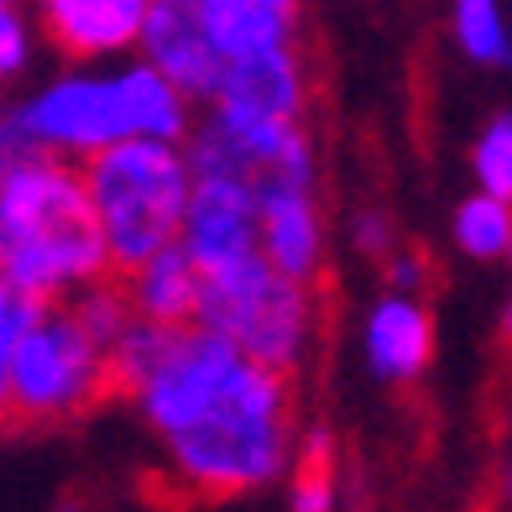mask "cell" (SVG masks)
<instances>
[{"mask_svg": "<svg viewBox=\"0 0 512 512\" xmlns=\"http://www.w3.org/2000/svg\"><path fill=\"white\" fill-rule=\"evenodd\" d=\"M162 450H168L178 486H189L194 497L230 502L283 481L288 465H298L288 371L241 356L225 387L189 424L162 434Z\"/></svg>", "mask_w": 512, "mask_h": 512, "instance_id": "obj_1", "label": "cell"}, {"mask_svg": "<svg viewBox=\"0 0 512 512\" xmlns=\"http://www.w3.org/2000/svg\"><path fill=\"white\" fill-rule=\"evenodd\" d=\"M115 272L84 162L37 152L0 178V277L48 304Z\"/></svg>", "mask_w": 512, "mask_h": 512, "instance_id": "obj_2", "label": "cell"}, {"mask_svg": "<svg viewBox=\"0 0 512 512\" xmlns=\"http://www.w3.org/2000/svg\"><path fill=\"white\" fill-rule=\"evenodd\" d=\"M84 178H89V199H95L115 272L142 267L152 251L178 241L194 183H199L189 147L162 142V136L110 142L105 152L84 157Z\"/></svg>", "mask_w": 512, "mask_h": 512, "instance_id": "obj_3", "label": "cell"}, {"mask_svg": "<svg viewBox=\"0 0 512 512\" xmlns=\"http://www.w3.org/2000/svg\"><path fill=\"white\" fill-rule=\"evenodd\" d=\"M194 319L230 335L251 361H262L272 371H288V377L304 366L314 330H319L314 283H298V277L277 272L267 256L204 272V293H199Z\"/></svg>", "mask_w": 512, "mask_h": 512, "instance_id": "obj_4", "label": "cell"}, {"mask_svg": "<svg viewBox=\"0 0 512 512\" xmlns=\"http://www.w3.org/2000/svg\"><path fill=\"white\" fill-rule=\"evenodd\" d=\"M110 398V351L79 324L68 304H48L21 340L6 377V424L11 429H53Z\"/></svg>", "mask_w": 512, "mask_h": 512, "instance_id": "obj_5", "label": "cell"}, {"mask_svg": "<svg viewBox=\"0 0 512 512\" xmlns=\"http://www.w3.org/2000/svg\"><path fill=\"white\" fill-rule=\"evenodd\" d=\"M183 147L194 178H230L262 199L277 189H314V142L304 121H241L209 105Z\"/></svg>", "mask_w": 512, "mask_h": 512, "instance_id": "obj_6", "label": "cell"}, {"mask_svg": "<svg viewBox=\"0 0 512 512\" xmlns=\"http://www.w3.org/2000/svg\"><path fill=\"white\" fill-rule=\"evenodd\" d=\"M11 115L42 152H58V157H74V162L105 152L110 142L136 136V115H131V95H126L121 68H110V74L74 68V74L42 84L37 95L11 105Z\"/></svg>", "mask_w": 512, "mask_h": 512, "instance_id": "obj_7", "label": "cell"}, {"mask_svg": "<svg viewBox=\"0 0 512 512\" xmlns=\"http://www.w3.org/2000/svg\"><path fill=\"white\" fill-rule=\"evenodd\" d=\"M241 356H246L241 345L220 330H209V324H199V319L178 324L168 356H162L152 377L131 392V403L147 418V429L162 439V434L183 429L209 398H215L225 387V377L241 366Z\"/></svg>", "mask_w": 512, "mask_h": 512, "instance_id": "obj_8", "label": "cell"}, {"mask_svg": "<svg viewBox=\"0 0 512 512\" xmlns=\"http://www.w3.org/2000/svg\"><path fill=\"white\" fill-rule=\"evenodd\" d=\"M309 95H314V79L298 42H272V48L225 58L220 89L209 105L225 115H241V121H304Z\"/></svg>", "mask_w": 512, "mask_h": 512, "instance_id": "obj_9", "label": "cell"}, {"mask_svg": "<svg viewBox=\"0 0 512 512\" xmlns=\"http://www.w3.org/2000/svg\"><path fill=\"white\" fill-rule=\"evenodd\" d=\"M178 241L189 246V256L204 272L262 256V194H251L246 183L230 178H199Z\"/></svg>", "mask_w": 512, "mask_h": 512, "instance_id": "obj_10", "label": "cell"}, {"mask_svg": "<svg viewBox=\"0 0 512 512\" xmlns=\"http://www.w3.org/2000/svg\"><path fill=\"white\" fill-rule=\"evenodd\" d=\"M147 63H157L178 89H189L194 105H209L225 74V53L215 48V37L204 27L199 0H152L147 27L136 37Z\"/></svg>", "mask_w": 512, "mask_h": 512, "instance_id": "obj_11", "label": "cell"}, {"mask_svg": "<svg viewBox=\"0 0 512 512\" xmlns=\"http://www.w3.org/2000/svg\"><path fill=\"white\" fill-rule=\"evenodd\" d=\"M48 42L74 63H100L136 48L152 0H32Z\"/></svg>", "mask_w": 512, "mask_h": 512, "instance_id": "obj_12", "label": "cell"}, {"mask_svg": "<svg viewBox=\"0 0 512 512\" xmlns=\"http://www.w3.org/2000/svg\"><path fill=\"white\" fill-rule=\"evenodd\" d=\"M434 361V319L413 293H392L366 314V366L382 382H418Z\"/></svg>", "mask_w": 512, "mask_h": 512, "instance_id": "obj_13", "label": "cell"}, {"mask_svg": "<svg viewBox=\"0 0 512 512\" xmlns=\"http://www.w3.org/2000/svg\"><path fill=\"white\" fill-rule=\"evenodd\" d=\"M262 256L298 277V283H319L324 272V220L314 189H277L262 199Z\"/></svg>", "mask_w": 512, "mask_h": 512, "instance_id": "obj_14", "label": "cell"}, {"mask_svg": "<svg viewBox=\"0 0 512 512\" xmlns=\"http://www.w3.org/2000/svg\"><path fill=\"white\" fill-rule=\"evenodd\" d=\"M131 288L136 314L147 319H168V324H194L199 314V293H204V267L189 256L183 241H168L162 251H152L142 267L121 272Z\"/></svg>", "mask_w": 512, "mask_h": 512, "instance_id": "obj_15", "label": "cell"}, {"mask_svg": "<svg viewBox=\"0 0 512 512\" xmlns=\"http://www.w3.org/2000/svg\"><path fill=\"white\" fill-rule=\"evenodd\" d=\"M199 11L225 58L293 42L298 32V0H199Z\"/></svg>", "mask_w": 512, "mask_h": 512, "instance_id": "obj_16", "label": "cell"}, {"mask_svg": "<svg viewBox=\"0 0 512 512\" xmlns=\"http://www.w3.org/2000/svg\"><path fill=\"white\" fill-rule=\"evenodd\" d=\"M173 335H178V324L136 314L126 330H121V340L110 345V398H126L131 403V392L152 377L162 356H168Z\"/></svg>", "mask_w": 512, "mask_h": 512, "instance_id": "obj_17", "label": "cell"}, {"mask_svg": "<svg viewBox=\"0 0 512 512\" xmlns=\"http://www.w3.org/2000/svg\"><path fill=\"white\" fill-rule=\"evenodd\" d=\"M455 246L476 262H502L512 256V199L476 189L455 209Z\"/></svg>", "mask_w": 512, "mask_h": 512, "instance_id": "obj_18", "label": "cell"}, {"mask_svg": "<svg viewBox=\"0 0 512 512\" xmlns=\"http://www.w3.org/2000/svg\"><path fill=\"white\" fill-rule=\"evenodd\" d=\"M450 27L460 53L481 68H507L512 63V27L502 16V0H455Z\"/></svg>", "mask_w": 512, "mask_h": 512, "instance_id": "obj_19", "label": "cell"}, {"mask_svg": "<svg viewBox=\"0 0 512 512\" xmlns=\"http://www.w3.org/2000/svg\"><path fill=\"white\" fill-rule=\"evenodd\" d=\"M48 314V298H37L16 283H0V398H6V377H11V361L21 351V340L32 335V324Z\"/></svg>", "mask_w": 512, "mask_h": 512, "instance_id": "obj_20", "label": "cell"}, {"mask_svg": "<svg viewBox=\"0 0 512 512\" xmlns=\"http://www.w3.org/2000/svg\"><path fill=\"white\" fill-rule=\"evenodd\" d=\"M471 173H476V189L512 199V115H497V121L476 136Z\"/></svg>", "mask_w": 512, "mask_h": 512, "instance_id": "obj_21", "label": "cell"}, {"mask_svg": "<svg viewBox=\"0 0 512 512\" xmlns=\"http://www.w3.org/2000/svg\"><path fill=\"white\" fill-rule=\"evenodd\" d=\"M32 63V21L16 11V0L0 6V89L16 84Z\"/></svg>", "mask_w": 512, "mask_h": 512, "instance_id": "obj_22", "label": "cell"}, {"mask_svg": "<svg viewBox=\"0 0 512 512\" xmlns=\"http://www.w3.org/2000/svg\"><path fill=\"white\" fill-rule=\"evenodd\" d=\"M288 507L293 512H330L335 507V471L330 460H298L288 481Z\"/></svg>", "mask_w": 512, "mask_h": 512, "instance_id": "obj_23", "label": "cell"}, {"mask_svg": "<svg viewBox=\"0 0 512 512\" xmlns=\"http://www.w3.org/2000/svg\"><path fill=\"white\" fill-rule=\"evenodd\" d=\"M351 246L361 256H392V220L382 209H356L351 215Z\"/></svg>", "mask_w": 512, "mask_h": 512, "instance_id": "obj_24", "label": "cell"}, {"mask_svg": "<svg viewBox=\"0 0 512 512\" xmlns=\"http://www.w3.org/2000/svg\"><path fill=\"white\" fill-rule=\"evenodd\" d=\"M424 277H429V262H424V256H413V251H392V256H387V283L398 288V293L424 288Z\"/></svg>", "mask_w": 512, "mask_h": 512, "instance_id": "obj_25", "label": "cell"}, {"mask_svg": "<svg viewBox=\"0 0 512 512\" xmlns=\"http://www.w3.org/2000/svg\"><path fill=\"white\" fill-rule=\"evenodd\" d=\"M502 497L512 502V455H507V471H502Z\"/></svg>", "mask_w": 512, "mask_h": 512, "instance_id": "obj_26", "label": "cell"}, {"mask_svg": "<svg viewBox=\"0 0 512 512\" xmlns=\"http://www.w3.org/2000/svg\"><path fill=\"white\" fill-rule=\"evenodd\" d=\"M502 330H507V340H512V293H507V309H502Z\"/></svg>", "mask_w": 512, "mask_h": 512, "instance_id": "obj_27", "label": "cell"}, {"mask_svg": "<svg viewBox=\"0 0 512 512\" xmlns=\"http://www.w3.org/2000/svg\"><path fill=\"white\" fill-rule=\"evenodd\" d=\"M0 424H6V408H0Z\"/></svg>", "mask_w": 512, "mask_h": 512, "instance_id": "obj_28", "label": "cell"}, {"mask_svg": "<svg viewBox=\"0 0 512 512\" xmlns=\"http://www.w3.org/2000/svg\"><path fill=\"white\" fill-rule=\"evenodd\" d=\"M0 6H6V0H0Z\"/></svg>", "mask_w": 512, "mask_h": 512, "instance_id": "obj_29", "label": "cell"}, {"mask_svg": "<svg viewBox=\"0 0 512 512\" xmlns=\"http://www.w3.org/2000/svg\"><path fill=\"white\" fill-rule=\"evenodd\" d=\"M0 283H6V277H0Z\"/></svg>", "mask_w": 512, "mask_h": 512, "instance_id": "obj_30", "label": "cell"}]
</instances>
